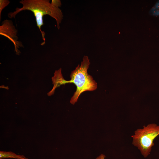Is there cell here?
<instances>
[{
  "label": "cell",
  "mask_w": 159,
  "mask_h": 159,
  "mask_svg": "<svg viewBox=\"0 0 159 159\" xmlns=\"http://www.w3.org/2000/svg\"><path fill=\"white\" fill-rule=\"evenodd\" d=\"M90 64L88 57L84 56L80 65L78 64L70 75L71 80H65L61 73V68L56 70L54 76L52 77L53 87L50 93L54 94L55 89L62 85L67 83H73L76 87V90L71 97L70 103L74 105L77 101L80 94L86 91H93L97 87V83L92 77L88 74L87 69Z\"/></svg>",
  "instance_id": "obj_1"
},
{
  "label": "cell",
  "mask_w": 159,
  "mask_h": 159,
  "mask_svg": "<svg viewBox=\"0 0 159 159\" xmlns=\"http://www.w3.org/2000/svg\"><path fill=\"white\" fill-rule=\"evenodd\" d=\"M8 158H13L17 159H28L24 155H17L11 152L0 151V159Z\"/></svg>",
  "instance_id": "obj_5"
},
{
  "label": "cell",
  "mask_w": 159,
  "mask_h": 159,
  "mask_svg": "<svg viewBox=\"0 0 159 159\" xmlns=\"http://www.w3.org/2000/svg\"><path fill=\"white\" fill-rule=\"evenodd\" d=\"M10 1L8 0H0V20L1 19V14L2 10L9 3Z\"/></svg>",
  "instance_id": "obj_6"
},
{
  "label": "cell",
  "mask_w": 159,
  "mask_h": 159,
  "mask_svg": "<svg viewBox=\"0 0 159 159\" xmlns=\"http://www.w3.org/2000/svg\"><path fill=\"white\" fill-rule=\"evenodd\" d=\"M17 30L13 25L12 21L5 20L3 21L1 25L0 26V34L7 37L14 44L15 50L18 54L20 52L18 49L23 47L22 43L18 41L16 36Z\"/></svg>",
  "instance_id": "obj_4"
},
{
  "label": "cell",
  "mask_w": 159,
  "mask_h": 159,
  "mask_svg": "<svg viewBox=\"0 0 159 159\" xmlns=\"http://www.w3.org/2000/svg\"><path fill=\"white\" fill-rule=\"evenodd\" d=\"M105 156L103 154H101L98 157H97L95 159H105Z\"/></svg>",
  "instance_id": "obj_8"
},
{
  "label": "cell",
  "mask_w": 159,
  "mask_h": 159,
  "mask_svg": "<svg viewBox=\"0 0 159 159\" xmlns=\"http://www.w3.org/2000/svg\"><path fill=\"white\" fill-rule=\"evenodd\" d=\"M48 0H21L19 3L23 5L22 7L17 8L13 12L9 13L8 16L10 18H15L16 15L21 11L28 10L33 12L35 16L37 25L41 33L44 42L42 45L45 43V33L42 30L43 25V17L48 15L56 20L57 27L59 29V24L63 19V16L61 10L53 6Z\"/></svg>",
  "instance_id": "obj_2"
},
{
  "label": "cell",
  "mask_w": 159,
  "mask_h": 159,
  "mask_svg": "<svg viewBox=\"0 0 159 159\" xmlns=\"http://www.w3.org/2000/svg\"><path fill=\"white\" fill-rule=\"evenodd\" d=\"M51 4L53 6L57 8L61 7L62 5L61 1L60 0H52Z\"/></svg>",
  "instance_id": "obj_7"
},
{
  "label": "cell",
  "mask_w": 159,
  "mask_h": 159,
  "mask_svg": "<svg viewBox=\"0 0 159 159\" xmlns=\"http://www.w3.org/2000/svg\"><path fill=\"white\" fill-rule=\"evenodd\" d=\"M158 135L159 125L155 123L150 124L135 131L134 134L132 136V143L137 147L141 154L146 158L150 154L154 145V140Z\"/></svg>",
  "instance_id": "obj_3"
}]
</instances>
